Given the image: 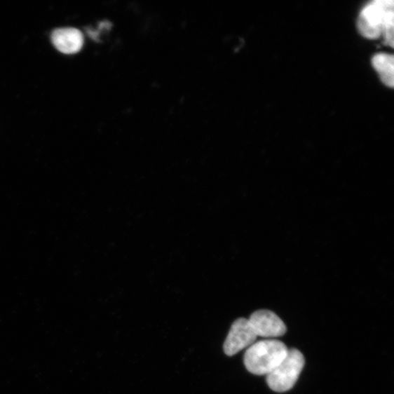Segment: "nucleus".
Here are the masks:
<instances>
[{
	"instance_id": "nucleus-4",
	"label": "nucleus",
	"mask_w": 394,
	"mask_h": 394,
	"mask_svg": "<svg viewBox=\"0 0 394 394\" xmlns=\"http://www.w3.org/2000/svg\"><path fill=\"white\" fill-rule=\"evenodd\" d=\"M257 335L248 319L239 318L232 324L224 345V353L234 355L243 349L252 346Z\"/></svg>"
},
{
	"instance_id": "nucleus-1",
	"label": "nucleus",
	"mask_w": 394,
	"mask_h": 394,
	"mask_svg": "<svg viewBox=\"0 0 394 394\" xmlns=\"http://www.w3.org/2000/svg\"><path fill=\"white\" fill-rule=\"evenodd\" d=\"M393 0H374L361 11L357 28L367 39H377L383 36L385 43L393 47L394 11Z\"/></svg>"
},
{
	"instance_id": "nucleus-5",
	"label": "nucleus",
	"mask_w": 394,
	"mask_h": 394,
	"mask_svg": "<svg viewBox=\"0 0 394 394\" xmlns=\"http://www.w3.org/2000/svg\"><path fill=\"white\" fill-rule=\"evenodd\" d=\"M248 320L257 337H278L284 335L287 330L283 321L276 313L270 311H256L250 315Z\"/></svg>"
},
{
	"instance_id": "nucleus-6",
	"label": "nucleus",
	"mask_w": 394,
	"mask_h": 394,
	"mask_svg": "<svg viewBox=\"0 0 394 394\" xmlns=\"http://www.w3.org/2000/svg\"><path fill=\"white\" fill-rule=\"evenodd\" d=\"M53 46L65 55H74L83 48L84 39L82 32L72 27L57 29L51 34Z\"/></svg>"
},
{
	"instance_id": "nucleus-3",
	"label": "nucleus",
	"mask_w": 394,
	"mask_h": 394,
	"mask_svg": "<svg viewBox=\"0 0 394 394\" xmlns=\"http://www.w3.org/2000/svg\"><path fill=\"white\" fill-rule=\"evenodd\" d=\"M304 358L297 349L289 350L288 354L280 365L266 375V383L276 392H285L291 390L304 368Z\"/></svg>"
},
{
	"instance_id": "nucleus-2",
	"label": "nucleus",
	"mask_w": 394,
	"mask_h": 394,
	"mask_svg": "<svg viewBox=\"0 0 394 394\" xmlns=\"http://www.w3.org/2000/svg\"><path fill=\"white\" fill-rule=\"evenodd\" d=\"M288 352V348L279 340H261L246 351L244 364L250 373L267 375L280 365Z\"/></svg>"
},
{
	"instance_id": "nucleus-7",
	"label": "nucleus",
	"mask_w": 394,
	"mask_h": 394,
	"mask_svg": "<svg viewBox=\"0 0 394 394\" xmlns=\"http://www.w3.org/2000/svg\"><path fill=\"white\" fill-rule=\"evenodd\" d=\"M393 56L386 53H379L372 58V65L378 72L382 83L389 88L394 86Z\"/></svg>"
}]
</instances>
